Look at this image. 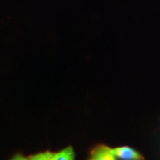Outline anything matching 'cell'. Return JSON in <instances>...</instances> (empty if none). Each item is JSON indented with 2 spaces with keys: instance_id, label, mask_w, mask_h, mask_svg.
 Returning <instances> with one entry per match:
<instances>
[{
  "instance_id": "277c9868",
  "label": "cell",
  "mask_w": 160,
  "mask_h": 160,
  "mask_svg": "<svg viewBox=\"0 0 160 160\" xmlns=\"http://www.w3.org/2000/svg\"><path fill=\"white\" fill-rule=\"evenodd\" d=\"M53 155H54V153L47 151L30 156L28 157V160H54Z\"/></svg>"
},
{
  "instance_id": "3957f363",
  "label": "cell",
  "mask_w": 160,
  "mask_h": 160,
  "mask_svg": "<svg viewBox=\"0 0 160 160\" xmlns=\"http://www.w3.org/2000/svg\"><path fill=\"white\" fill-rule=\"evenodd\" d=\"M54 160H74L75 152L72 146H68L53 155Z\"/></svg>"
},
{
  "instance_id": "7a4b0ae2",
  "label": "cell",
  "mask_w": 160,
  "mask_h": 160,
  "mask_svg": "<svg viewBox=\"0 0 160 160\" xmlns=\"http://www.w3.org/2000/svg\"><path fill=\"white\" fill-rule=\"evenodd\" d=\"M91 157L94 160H117V158L112 153L111 148L107 146H99L94 149Z\"/></svg>"
},
{
  "instance_id": "8992f818",
  "label": "cell",
  "mask_w": 160,
  "mask_h": 160,
  "mask_svg": "<svg viewBox=\"0 0 160 160\" xmlns=\"http://www.w3.org/2000/svg\"><path fill=\"white\" fill-rule=\"evenodd\" d=\"M90 160H94V159H93V158H92V157H91V159H90Z\"/></svg>"
},
{
  "instance_id": "5b68a950",
  "label": "cell",
  "mask_w": 160,
  "mask_h": 160,
  "mask_svg": "<svg viewBox=\"0 0 160 160\" xmlns=\"http://www.w3.org/2000/svg\"><path fill=\"white\" fill-rule=\"evenodd\" d=\"M11 160H28V158L19 153V154H16Z\"/></svg>"
},
{
  "instance_id": "6da1fadb",
  "label": "cell",
  "mask_w": 160,
  "mask_h": 160,
  "mask_svg": "<svg viewBox=\"0 0 160 160\" xmlns=\"http://www.w3.org/2000/svg\"><path fill=\"white\" fill-rule=\"evenodd\" d=\"M111 151L116 158L122 160H143L144 158L137 151L128 146L117 147L111 148Z\"/></svg>"
}]
</instances>
